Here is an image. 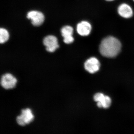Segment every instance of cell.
Segmentation results:
<instances>
[{
    "label": "cell",
    "instance_id": "cell-1",
    "mask_svg": "<svg viewBox=\"0 0 134 134\" xmlns=\"http://www.w3.org/2000/svg\"><path fill=\"white\" fill-rule=\"evenodd\" d=\"M121 44L117 38L108 36L103 40L99 46V52L101 55L108 58H113L120 52Z\"/></svg>",
    "mask_w": 134,
    "mask_h": 134
},
{
    "label": "cell",
    "instance_id": "cell-2",
    "mask_svg": "<svg viewBox=\"0 0 134 134\" xmlns=\"http://www.w3.org/2000/svg\"><path fill=\"white\" fill-rule=\"evenodd\" d=\"M34 117L30 108L23 109L21 111V114L16 117V122L20 126H24L32 122Z\"/></svg>",
    "mask_w": 134,
    "mask_h": 134
},
{
    "label": "cell",
    "instance_id": "cell-3",
    "mask_svg": "<svg viewBox=\"0 0 134 134\" xmlns=\"http://www.w3.org/2000/svg\"><path fill=\"white\" fill-rule=\"evenodd\" d=\"M17 82V79L13 75L6 73L1 77V85L5 90H10L15 88Z\"/></svg>",
    "mask_w": 134,
    "mask_h": 134
},
{
    "label": "cell",
    "instance_id": "cell-4",
    "mask_svg": "<svg viewBox=\"0 0 134 134\" xmlns=\"http://www.w3.org/2000/svg\"><path fill=\"white\" fill-rule=\"evenodd\" d=\"M43 44L46 47V49L49 53H53L59 48L58 39L55 36L49 35L46 37L43 40Z\"/></svg>",
    "mask_w": 134,
    "mask_h": 134
},
{
    "label": "cell",
    "instance_id": "cell-5",
    "mask_svg": "<svg viewBox=\"0 0 134 134\" xmlns=\"http://www.w3.org/2000/svg\"><path fill=\"white\" fill-rule=\"evenodd\" d=\"M27 18L31 20L32 24L34 26H40L44 21V16L43 13L36 10H32L28 12Z\"/></svg>",
    "mask_w": 134,
    "mask_h": 134
},
{
    "label": "cell",
    "instance_id": "cell-6",
    "mask_svg": "<svg viewBox=\"0 0 134 134\" xmlns=\"http://www.w3.org/2000/svg\"><path fill=\"white\" fill-rule=\"evenodd\" d=\"M93 99L97 102V105L99 108H109L111 103V100L110 97L105 96L103 93H96L93 97Z\"/></svg>",
    "mask_w": 134,
    "mask_h": 134
},
{
    "label": "cell",
    "instance_id": "cell-7",
    "mask_svg": "<svg viewBox=\"0 0 134 134\" xmlns=\"http://www.w3.org/2000/svg\"><path fill=\"white\" fill-rule=\"evenodd\" d=\"M100 66V63L98 59L94 57L89 58L84 63L85 69L91 74H94L98 71Z\"/></svg>",
    "mask_w": 134,
    "mask_h": 134
},
{
    "label": "cell",
    "instance_id": "cell-8",
    "mask_svg": "<svg viewBox=\"0 0 134 134\" xmlns=\"http://www.w3.org/2000/svg\"><path fill=\"white\" fill-rule=\"evenodd\" d=\"M92 26L89 22L83 21L77 25L76 30L80 36H88L91 31Z\"/></svg>",
    "mask_w": 134,
    "mask_h": 134
},
{
    "label": "cell",
    "instance_id": "cell-9",
    "mask_svg": "<svg viewBox=\"0 0 134 134\" xmlns=\"http://www.w3.org/2000/svg\"><path fill=\"white\" fill-rule=\"evenodd\" d=\"M118 12L120 16L125 18H130L133 15L132 8L126 3H122L119 6Z\"/></svg>",
    "mask_w": 134,
    "mask_h": 134
},
{
    "label": "cell",
    "instance_id": "cell-10",
    "mask_svg": "<svg viewBox=\"0 0 134 134\" xmlns=\"http://www.w3.org/2000/svg\"><path fill=\"white\" fill-rule=\"evenodd\" d=\"M73 30L72 26L66 25L63 26L61 30L62 36L63 38L67 37H71L73 35Z\"/></svg>",
    "mask_w": 134,
    "mask_h": 134
},
{
    "label": "cell",
    "instance_id": "cell-11",
    "mask_svg": "<svg viewBox=\"0 0 134 134\" xmlns=\"http://www.w3.org/2000/svg\"><path fill=\"white\" fill-rule=\"evenodd\" d=\"M9 35L8 32L3 28L0 29V43L3 44L6 43L9 39Z\"/></svg>",
    "mask_w": 134,
    "mask_h": 134
},
{
    "label": "cell",
    "instance_id": "cell-12",
    "mask_svg": "<svg viewBox=\"0 0 134 134\" xmlns=\"http://www.w3.org/2000/svg\"><path fill=\"white\" fill-rule=\"evenodd\" d=\"M74 41V39L73 36L67 37L63 39V41L64 43L66 44H71L73 43Z\"/></svg>",
    "mask_w": 134,
    "mask_h": 134
},
{
    "label": "cell",
    "instance_id": "cell-13",
    "mask_svg": "<svg viewBox=\"0 0 134 134\" xmlns=\"http://www.w3.org/2000/svg\"><path fill=\"white\" fill-rule=\"evenodd\" d=\"M106 1H114V0H106Z\"/></svg>",
    "mask_w": 134,
    "mask_h": 134
},
{
    "label": "cell",
    "instance_id": "cell-14",
    "mask_svg": "<svg viewBox=\"0 0 134 134\" xmlns=\"http://www.w3.org/2000/svg\"><path fill=\"white\" fill-rule=\"evenodd\" d=\"M133 1H134V0H133Z\"/></svg>",
    "mask_w": 134,
    "mask_h": 134
}]
</instances>
